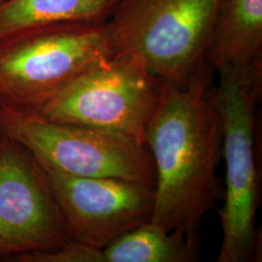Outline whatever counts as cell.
Listing matches in <instances>:
<instances>
[{"label": "cell", "mask_w": 262, "mask_h": 262, "mask_svg": "<svg viewBox=\"0 0 262 262\" xmlns=\"http://www.w3.org/2000/svg\"><path fill=\"white\" fill-rule=\"evenodd\" d=\"M213 71L205 62L186 85L165 84L145 133L156 169L150 222L194 243L204 216L225 194L216 175L223 121Z\"/></svg>", "instance_id": "1"}, {"label": "cell", "mask_w": 262, "mask_h": 262, "mask_svg": "<svg viewBox=\"0 0 262 262\" xmlns=\"http://www.w3.org/2000/svg\"><path fill=\"white\" fill-rule=\"evenodd\" d=\"M215 71L225 161V203L220 211L223 241L216 261H258L260 235L255 219L260 203V174L256 130L262 58Z\"/></svg>", "instance_id": "2"}, {"label": "cell", "mask_w": 262, "mask_h": 262, "mask_svg": "<svg viewBox=\"0 0 262 262\" xmlns=\"http://www.w3.org/2000/svg\"><path fill=\"white\" fill-rule=\"evenodd\" d=\"M220 1L121 0L105 23L113 56L138 60L169 85H186L206 62Z\"/></svg>", "instance_id": "3"}, {"label": "cell", "mask_w": 262, "mask_h": 262, "mask_svg": "<svg viewBox=\"0 0 262 262\" xmlns=\"http://www.w3.org/2000/svg\"><path fill=\"white\" fill-rule=\"evenodd\" d=\"M105 23L67 21L0 43V105L37 114L66 85L112 57Z\"/></svg>", "instance_id": "4"}, {"label": "cell", "mask_w": 262, "mask_h": 262, "mask_svg": "<svg viewBox=\"0 0 262 262\" xmlns=\"http://www.w3.org/2000/svg\"><path fill=\"white\" fill-rule=\"evenodd\" d=\"M0 132L28 149L44 168L156 187V169L146 143L122 133L54 122L1 105Z\"/></svg>", "instance_id": "5"}, {"label": "cell", "mask_w": 262, "mask_h": 262, "mask_svg": "<svg viewBox=\"0 0 262 262\" xmlns=\"http://www.w3.org/2000/svg\"><path fill=\"white\" fill-rule=\"evenodd\" d=\"M165 83L138 60L113 56L67 84L37 113L54 122L114 131L145 143Z\"/></svg>", "instance_id": "6"}, {"label": "cell", "mask_w": 262, "mask_h": 262, "mask_svg": "<svg viewBox=\"0 0 262 262\" xmlns=\"http://www.w3.org/2000/svg\"><path fill=\"white\" fill-rule=\"evenodd\" d=\"M72 240L42 165L19 142L0 137V259Z\"/></svg>", "instance_id": "7"}, {"label": "cell", "mask_w": 262, "mask_h": 262, "mask_svg": "<svg viewBox=\"0 0 262 262\" xmlns=\"http://www.w3.org/2000/svg\"><path fill=\"white\" fill-rule=\"evenodd\" d=\"M44 170L73 240L103 250L151 220L155 188L119 179Z\"/></svg>", "instance_id": "8"}, {"label": "cell", "mask_w": 262, "mask_h": 262, "mask_svg": "<svg viewBox=\"0 0 262 262\" xmlns=\"http://www.w3.org/2000/svg\"><path fill=\"white\" fill-rule=\"evenodd\" d=\"M262 58V0H221L205 60L214 70Z\"/></svg>", "instance_id": "9"}, {"label": "cell", "mask_w": 262, "mask_h": 262, "mask_svg": "<svg viewBox=\"0 0 262 262\" xmlns=\"http://www.w3.org/2000/svg\"><path fill=\"white\" fill-rule=\"evenodd\" d=\"M121 0H4L0 43L30 29L67 21L106 23Z\"/></svg>", "instance_id": "10"}, {"label": "cell", "mask_w": 262, "mask_h": 262, "mask_svg": "<svg viewBox=\"0 0 262 262\" xmlns=\"http://www.w3.org/2000/svg\"><path fill=\"white\" fill-rule=\"evenodd\" d=\"M200 243L152 222L140 225L104 248L105 262H195Z\"/></svg>", "instance_id": "11"}, {"label": "cell", "mask_w": 262, "mask_h": 262, "mask_svg": "<svg viewBox=\"0 0 262 262\" xmlns=\"http://www.w3.org/2000/svg\"><path fill=\"white\" fill-rule=\"evenodd\" d=\"M11 260L16 262H105L102 250L73 239L51 249L19 254Z\"/></svg>", "instance_id": "12"}, {"label": "cell", "mask_w": 262, "mask_h": 262, "mask_svg": "<svg viewBox=\"0 0 262 262\" xmlns=\"http://www.w3.org/2000/svg\"><path fill=\"white\" fill-rule=\"evenodd\" d=\"M3 1H4V0H0V4H1Z\"/></svg>", "instance_id": "13"}, {"label": "cell", "mask_w": 262, "mask_h": 262, "mask_svg": "<svg viewBox=\"0 0 262 262\" xmlns=\"http://www.w3.org/2000/svg\"><path fill=\"white\" fill-rule=\"evenodd\" d=\"M0 137H1V132H0Z\"/></svg>", "instance_id": "14"}]
</instances>
